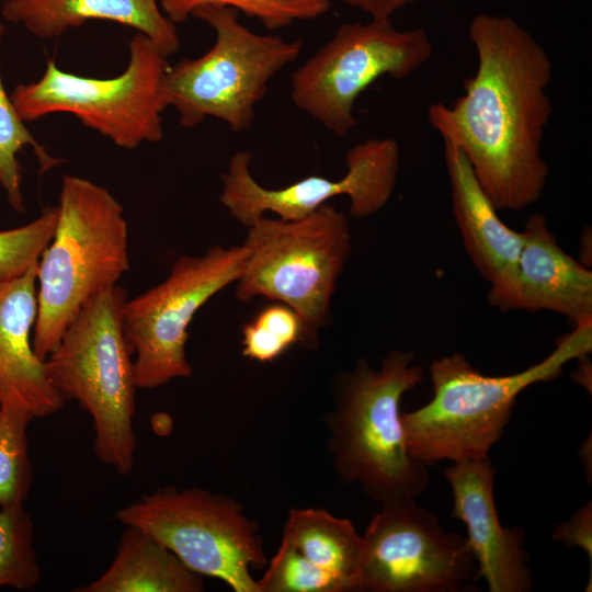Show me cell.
Listing matches in <instances>:
<instances>
[{"label":"cell","mask_w":592,"mask_h":592,"mask_svg":"<svg viewBox=\"0 0 592 592\" xmlns=\"http://www.w3.org/2000/svg\"><path fill=\"white\" fill-rule=\"evenodd\" d=\"M442 139L454 218L467 254L490 285L488 301L496 307L512 285L524 236L502 221L460 148Z\"/></svg>","instance_id":"cell-17"},{"label":"cell","mask_w":592,"mask_h":592,"mask_svg":"<svg viewBox=\"0 0 592 592\" xmlns=\"http://www.w3.org/2000/svg\"><path fill=\"white\" fill-rule=\"evenodd\" d=\"M433 55L421 27L399 30L391 19L341 24L291 81V98L303 112L338 137L355 126L358 96L377 79H403Z\"/></svg>","instance_id":"cell-10"},{"label":"cell","mask_w":592,"mask_h":592,"mask_svg":"<svg viewBox=\"0 0 592 592\" xmlns=\"http://www.w3.org/2000/svg\"><path fill=\"white\" fill-rule=\"evenodd\" d=\"M173 551L192 571L235 592H261L251 569L267 565L259 524L235 499L201 488H159L115 514Z\"/></svg>","instance_id":"cell-9"},{"label":"cell","mask_w":592,"mask_h":592,"mask_svg":"<svg viewBox=\"0 0 592 592\" xmlns=\"http://www.w3.org/2000/svg\"><path fill=\"white\" fill-rule=\"evenodd\" d=\"M424 382L413 353L391 350L375 369L360 358L333 383L334 409L326 423L339 479L373 500L417 497L429 483L426 466L408 451L401 422L403 395Z\"/></svg>","instance_id":"cell-3"},{"label":"cell","mask_w":592,"mask_h":592,"mask_svg":"<svg viewBox=\"0 0 592 592\" xmlns=\"http://www.w3.org/2000/svg\"><path fill=\"white\" fill-rule=\"evenodd\" d=\"M303 342L300 317L278 301L265 306L242 327V355L252 361L273 362L293 345L303 346Z\"/></svg>","instance_id":"cell-25"},{"label":"cell","mask_w":592,"mask_h":592,"mask_svg":"<svg viewBox=\"0 0 592 592\" xmlns=\"http://www.w3.org/2000/svg\"><path fill=\"white\" fill-rule=\"evenodd\" d=\"M128 270L122 205L105 187L64 175L54 236L36 267L35 354L45 361L82 307Z\"/></svg>","instance_id":"cell-4"},{"label":"cell","mask_w":592,"mask_h":592,"mask_svg":"<svg viewBox=\"0 0 592 592\" xmlns=\"http://www.w3.org/2000/svg\"><path fill=\"white\" fill-rule=\"evenodd\" d=\"M494 467L490 458L455 462L444 476L453 493L452 517L467 528L479 578L490 592H530L534 579L527 567L526 534L521 526L503 527L493 494Z\"/></svg>","instance_id":"cell-14"},{"label":"cell","mask_w":592,"mask_h":592,"mask_svg":"<svg viewBox=\"0 0 592 592\" xmlns=\"http://www.w3.org/2000/svg\"><path fill=\"white\" fill-rule=\"evenodd\" d=\"M56 223L57 206H47L29 224L0 230V282L18 278L37 264Z\"/></svg>","instance_id":"cell-26"},{"label":"cell","mask_w":592,"mask_h":592,"mask_svg":"<svg viewBox=\"0 0 592 592\" xmlns=\"http://www.w3.org/2000/svg\"><path fill=\"white\" fill-rule=\"evenodd\" d=\"M33 419L24 411L0 409V506L24 504L31 491L26 430Z\"/></svg>","instance_id":"cell-24"},{"label":"cell","mask_w":592,"mask_h":592,"mask_svg":"<svg viewBox=\"0 0 592 592\" xmlns=\"http://www.w3.org/2000/svg\"><path fill=\"white\" fill-rule=\"evenodd\" d=\"M257 581L261 592H348L342 581L304 558L284 540Z\"/></svg>","instance_id":"cell-27"},{"label":"cell","mask_w":592,"mask_h":592,"mask_svg":"<svg viewBox=\"0 0 592 592\" xmlns=\"http://www.w3.org/2000/svg\"><path fill=\"white\" fill-rule=\"evenodd\" d=\"M1 14L41 38L58 37L91 20H105L144 34L167 57L180 47L175 24L156 0H5Z\"/></svg>","instance_id":"cell-18"},{"label":"cell","mask_w":592,"mask_h":592,"mask_svg":"<svg viewBox=\"0 0 592 592\" xmlns=\"http://www.w3.org/2000/svg\"><path fill=\"white\" fill-rule=\"evenodd\" d=\"M231 7L205 5L192 14L215 33L202 56L170 66L162 83L167 107H173L183 127L193 128L207 117L247 130L271 79L301 53L303 39L258 34L242 24Z\"/></svg>","instance_id":"cell-7"},{"label":"cell","mask_w":592,"mask_h":592,"mask_svg":"<svg viewBox=\"0 0 592 592\" xmlns=\"http://www.w3.org/2000/svg\"><path fill=\"white\" fill-rule=\"evenodd\" d=\"M592 350V320L573 327L542 361L510 375L488 376L459 353L434 360L432 398L401 412L409 453L425 466L442 460H481L501 440L517 396L536 383L559 377L563 366Z\"/></svg>","instance_id":"cell-2"},{"label":"cell","mask_w":592,"mask_h":592,"mask_svg":"<svg viewBox=\"0 0 592 592\" xmlns=\"http://www.w3.org/2000/svg\"><path fill=\"white\" fill-rule=\"evenodd\" d=\"M110 567L76 592H202L203 577L144 530L124 525Z\"/></svg>","instance_id":"cell-19"},{"label":"cell","mask_w":592,"mask_h":592,"mask_svg":"<svg viewBox=\"0 0 592 592\" xmlns=\"http://www.w3.org/2000/svg\"><path fill=\"white\" fill-rule=\"evenodd\" d=\"M127 292L106 288L78 312L45 358L47 376L65 401H76L92 420L96 457L122 476L132 473L136 380L123 329Z\"/></svg>","instance_id":"cell-5"},{"label":"cell","mask_w":592,"mask_h":592,"mask_svg":"<svg viewBox=\"0 0 592 592\" xmlns=\"http://www.w3.org/2000/svg\"><path fill=\"white\" fill-rule=\"evenodd\" d=\"M251 159L252 155L246 150L231 156L227 171L221 174L218 197L230 216L247 228L266 212L281 219H297L341 195L349 197L353 217L376 214L395 191L400 149L392 138H367L348 150L346 172L342 178L309 175L278 189L258 183L250 172Z\"/></svg>","instance_id":"cell-13"},{"label":"cell","mask_w":592,"mask_h":592,"mask_svg":"<svg viewBox=\"0 0 592 592\" xmlns=\"http://www.w3.org/2000/svg\"><path fill=\"white\" fill-rule=\"evenodd\" d=\"M33 522L24 504L0 506V588L31 590L41 580Z\"/></svg>","instance_id":"cell-23"},{"label":"cell","mask_w":592,"mask_h":592,"mask_svg":"<svg viewBox=\"0 0 592 592\" xmlns=\"http://www.w3.org/2000/svg\"><path fill=\"white\" fill-rule=\"evenodd\" d=\"M469 37L476 73L451 106L429 107V123L460 148L498 210H520L539 200L548 177L542 144L553 113L554 66L542 44L511 16L479 13Z\"/></svg>","instance_id":"cell-1"},{"label":"cell","mask_w":592,"mask_h":592,"mask_svg":"<svg viewBox=\"0 0 592 592\" xmlns=\"http://www.w3.org/2000/svg\"><path fill=\"white\" fill-rule=\"evenodd\" d=\"M362 535L357 592H459L480 578L466 536L414 497L386 500Z\"/></svg>","instance_id":"cell-12"},{"label":"cell","mask_w":592,"mask_h":592,"mask_svg":"<svg viewBox=\"0 0 592 592\" xmlns=\"http://www.w3.org/2000/svg\"><path fill=\"white\" fill-rule=\"evenodd\" d=\"M512 285L497 304L503 311H554L572 326L592 320V272L567 254L545 215L528 217Z\"/></svg>","instance_id":"cell-15"},{"label":"cell","mask_w":592,"mask_h":592,"mask_svg":"<svg viewBox=\"0 0 592 592\" xmlns=\"http://www.w3.org/2000/svg\"><path fill=\"white\" fill-rule=\"evenodd\" d=\"M36 267L0 282V409L24 411L34 419L58 412L66 402L33 349Z\"/></svg>","instance_id":"cell-16"},{"label":"cell","mask_w":592,"mask_h":592,"mask_svg":"<svg viewBox=\"0 0 592 592\" xmlns=\"http://www.w3.org/2000/svg\"><path fill=\"white\" fill-rule=\"evenodd\" d=\"M248 249L242 243L210 247L203 255H181L170 274L145 293L127 298L123 329L134 360L138 389H152L192 376L185 345L195 314L242 273Z\"/></svg>","instance_id":"cell-11"},{"label":"cell","mask_w":592,"mask_h":592,"mask_svg":"<svg viewBox=\"0 0 592 592\" xmlns=\"http://www.w3.org/2000/svg\"><path fill=\"white\" fill-rule=\"evenodd\" d=\"M5 27L0 22V44ZM30 147L39 164L41 173L57 167L61 160L53 157L25 127L11 95L4 89L0 73V184L5 192L11 207L20 213L25 212L22 193V167L18 153Z\"/></svg>","instance_id":"cell-21"},{"label":"cell","mask_w":592,"mask_h":592,"mask_svg":"<svg viewBox=\"0 0 592 592\" xmlns=\"http://www.w3.org/2000/svg\"><path fill=\"white\" fill-rule=\"evenodd\" d=\"M3 1H5V0H0V2H3Z\"/></svg>","instance_id":"cell-30"},{"label":"cell","mask_w":592,"mask_h":592,"mask_svg":"<svg viewBox=\"0 0 592 592\" xmlns=\"http://www.w3.org/2000/svg\"><path fill=\"white\" fill-rule=\"evenodd\" d=\"M169 67L168 57L136 33L129 42L128 64L118 76L83 77L61 70L49 59L43 76L18 84L11 99L24 122L69 113L114 145L134 149L163 138L162 114L168 107L162 83Z\"/></svg>","instance_id":"cell-8"},{"label":"cell","mask_w":592,"mask_h":592,"mask_svg":"<svg viewBox=\"0 0 592 592\" xmlns=\"http://www.w3.org/2000/svg\"><path fill=\"white\" fill-rule=\"evenodd\" d=\"M248 258L236 297H266L293 308L304 327L303 348L315 350L331 321V299L352 250L348 217L325 204L297 219L265 215L248 227Z\"/></svg>","instance_id":"cell-6"},{"label":"cell","mask_w":592,"mask_h":592,"mask_svg":"<svg viewBox=\"0 0 592 592\" xmlns=\"http://www.w3.org/2000/svg\"><path fill=\"white\" fill-rule=\"evenodd\" d=\"M369 16V19H391L399 9L418 0H341Z\"/></svg>","instance_id":"cell-29"},{"label":"cell","mask_w":592,"mask_h":592,"mask_svg":"<svg viewBox=\"0 0 592 592\" xmlns=\"http://www.w3.org/2000/svg\"><path fill=\"white\" fill-rule=\"evenodd\" d=\"M282 540L337 577L348 592L355 591L362 535L350 520L334 516L322 508L292 509Z\"/></svg>","instance_id":"cell-20"},{"label":"cell","mask_w":592,"mask_h":592,"mask_svg":"<svg viewBox=\"0 0 592 592\" xmlns=\"http://www.w3.org/2000/svg\"><path fill=\"white\" fill-rule=\"evenodd\" d=\"M554 540L565 547L582 548L592 561V502H587L568 521L559 524L551 533Z\"/></svg>","instance_id":"cell-28"},{"label":"cell","mask_w":592,"mask_h":592,"mask_svg":"<svg viewBox=\"0 0 592 592\" xmlns=\"http://www.w3.org/2000/svg\"><path fill=\"white\" fill-rule=\"evenodd\" d=\"M167 18L174 24L184 23L194 11L205 5L237 9L249 18L258 19L270 31L280 30L298 21L325 15L330 0H156Z\"/></svg>","instance_id":"cell-22"}]
</instances>
